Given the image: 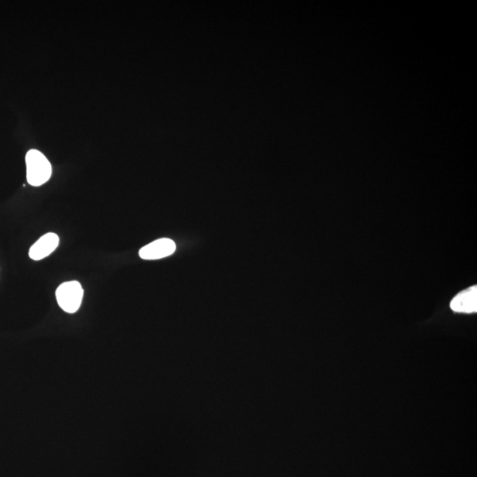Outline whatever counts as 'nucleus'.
<instances>
[{"instance_id":"obj_4","label":"nucleus","mask_w":477,"mask_h":477,"mask_svg":"<svg viewBox=\"0 0 477 477\" xmlns=\"http://www.w3.org/2000/svg\"><path fill=\"white\" fill-rule=\"evenodd\" d=\"M60 244L59 236L54 233L43 235L29 249V256L34 261H40L55 251Z\"/></svg>"},{"instance_id":"obj_1","label":"nucleus","mask_w":477,"mask_h":477,"mask_svg":"<svg viewBox=\"0 0 477 477\" xmlns=\"http://www.w3.org/2000/svg\"><path fill=\"white\" fill-rule=\"evenodd\" d=\"M27 181L34 187L46 184L52 176L53 168L46 155L36 150L26 155Z\"/></svg>"},{"instance_id":"obj_2","label":"nucleus","mask_w":477,"mask_h":477,"mask_svg":"<svg viewBox=\"0 0 477 477\" xmlns=\"http://www.w3.org/2000/svg\"><path fill=\"white\" fill-rule=\"evenodd\" d=\"M83 293L82 285L76 280L63 283L56 291L57 304L65 312L76 313L82 305Z\"/></svg>"},{"instance_id":"obj_3","label":"nucleus","mask_w":477,"mask_h":477,"mask_svg":"<svg viewBox=\"0 0 477 477\" xmlns=\"http://www.w3.org/2000/svg\"><path fill=\"white\" fill-rule=\"evenodd\" d=\"M176 245L171 239L162 238L144 246L139 251V256L144 260H158L172 255Z\"/></svg>"},{"instance_id":"obj_5","label":"nucleus","mask_w":477,"mask_h":477,"mask_svg":"<svg viewBox=\"0 0 477 477\" xmlns=\"http://www.w3.org/2000/svg\"><path fill=\"white\" fill-rule=\"evenodd\" d=\"M450 306L455 312L476 313L477 311V286H473L457 294L452 300Z\"/></svg>"}]
</instances>
